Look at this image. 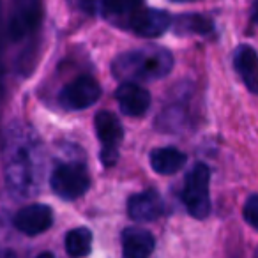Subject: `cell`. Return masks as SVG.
<instances>
[{
  "label": "cell",
  "mask_w": 258,
  "mask_h": 258,
  "mask_svg": "<svg viewBox=\"0 0 258 258\" xmlns=\"http://www.w3.org/2000/svg\"><path fill=\"white\" fill-rule=\"evenodd\" d=\"M43 163V145L34 129L11 125L4 138V180L9 193L18 198L34 197L41 186Z\"/></svg>",
  "instance_id": "1"
},
{
  "label": "cell",
  "mask_w": 258,
  "mask_h": 258,
  "mask_svg": "<svg viewBox=\"0 0 258 258\" xmlns=\"http://www.w3.org/2000/svg\"><path fill=\"white\" fill-rule=\"evenodd\" d=\"M173 69V55L161 46H140L120 53L111 64V73L122 83H149L161 80Z\"/></svg>",
  "instance_id": "2"
},
{
  "label": "cell",
  "mask_w": 258,
  "mask_h": 258,
  "mask_svg": "<svg viewBox=\"0 0 258 258\" xmlns=\"http://www.w3.org/2000/svg\"><path fill=\"white\" fill-rule=\"evenodd\" d=\"M211 170L205 163H195L186 173L180 198L186 211L195 219H205L211 214Z\"/></svg>",
  "instance_id": "3"
},
{
  "label": "cell",
  "mask_w": 258,
  "mask_h": 258,
  "mask_svg": "<svg viewBox=\"0 0 258 258\" xmlns=\"http://www.w3.org/2000/svg\"><path fill=\"white\" fill-rule=\"evenodd\" d=\"M50 186L62 200H76L89 191L90 175L83 163H62L51 173Z\"/></svg>",
  "instance_id": "4"
},
{
  "label": "cell",
  "mask_w": 258,
  "mask_h": 258,
  "mask_svg": "<svg viewBox=\"0 0 258 258\" xmlns=\"http://www.w3.org/2000/svg\"><path fill=\"white\" fill-rule=\"evenodd\" d=\"M43 22L41 0H13V9L8 22V34L13 43L27 41L37 32Z\"/></svg>",
  "instance_id": "5"
},
{
  "label": "cell",
  "mask_w": 258,
  "mask_h": 258,
  "mask_svg": "<svg viewBox=\"0 0 258 258\" xmlns=\"http://www.w3.org/2000/svg\"><path fill=\"white\" fill-rule=\"evenodd\" d=\"M94 125L101 144V161L104 166H113L118 161V147L124 138L120 120L111 111H99L94 118Z\"/></svg>",
  "instance_id": "6"
},
{
  "label": "cell",
  "mask_w": 258,
  "mask_h": 258,
  "mask_svg": "<svg viewBox=\"0 0 258 258\" xmlns=\"http://www.w3.org/2000/svg\"><path fill=\"white\" fill-rule=\"evenodd\" d=\"M101 87L90 75H82L69 82L58 92V101L64 108L73 111L85 110L99 101Z\"/></svg>",
  "instance_id": "7"
},
{
  "label": "cell",
  "mask_w": 258,
  "mask_h": 258,
  "mask_svg": "<svg viewBox=\"0 0 258 258\" xmlns=\"http://www.w3.org/2000/svg\"><path fill=\"white\" fill-rule=\"evenodd\" d=\"M127 27L144 39H156L172 27V16L163 9H138L129 16Z\"/></svg>",
  "instance_id": "8"
},
{
  "label": "cell",
  "mask_w": 258,
  "mask_h": 258,
  "mask_svg": "<svg viewBox=\"0 0 258 258\" xmlns=\"http://www.w3.org/2000/svg\"><path fill=\"white\" fill-rule=\"evenodd\" d=\"M13 223H15L16 230L25 235H39L53 225V211L44 204L27 205L16 212Z\"/></svg>",
  "instance_id": "9"
},
{
  "label": "cell",
  "mask_w": 258,
  "mask_h": 258,
  "mask_svg": "<svg viewBox=\"0 0 258 258\" xmlns=\"http://www.w3.org/2000/svg\"><path fill=\"white\" fill-rule=\"evenodd\" d=\"M163 212H165V204L156 189L142 191L127 200V214L135 221H154Z\"/></svg>",
  "instance_id": "10"
},
{
  "label": "cell",
  "mask_w": 258,
  "mask_h": 258,
  "mask_svg": "<svg viewBox=\"0 0 258 258\" xmlns=\"http://www.w3.org/2000/svg\"><path fill=\"white\" fill-rule=\"evenodd\" d=\"M115 97L120 111L129 117H142L151 106L149 90L137 83H120V87L115 90Z\"/></svg>",
  "instance_id": "11"
},
{
  "label": "cell",
  "mask_w": 258,
  "mask_h": 258,
  "mask_svg": "<svg viewBox=\"0 0 258 258\" xmlns=\"http://www.w3.org/2000/svg\"><path fill=\"white\" fill-rule=\"evenodd\" d=\"M156 247L154 235L144 228H125L122 232L124 258H149Z\"/></svg>",
  "instance_id": "12"
},
{
  "label": "cell",
  "mask_w": 258,
  "mask_h": 258,
  "mask_svg": "<svg viewBox=\"0 0 258 258\" xmlns=\"http://www.w3.org/2000/svg\"><path fill=\"white\" fill-rule=\"evenodd\" d=\"M233 66L237 75L249 89V92H258V76H256V51L249 44H240L233 51Z\"/></svg>",
  "instance_id": "13"
},
{
  "label": "cell",
  "mask_w": 258,
  "mask_h": 258,
  "mask_svg": "<svg viewBox=\"0 0 258 258\" xmlns=\"http://www.w3.org/2000/svg\"><path fill=\"white\" fill-rule=\"evenodd\" d=\"M186 165V154L175 147H159L151 154V166L159 175H172Z\"/></svg>",
  "instance_id": "14"
},
{
  "label": "cell",
  "mask_w": 258,
  "mask_h": 258,
  "mask_svg": "<svg viewBox=\"0 0 258 258\" xmlns=\"http://www.w3.org/2000/svg\"><path fill=\"white\" fill-rule=\"evenodd\" d=\"M173 30L179 36H205L214 30V22L200 13H186L172 20Z\"/></svg>",
  "instance_id": "15"
},
{
  "label": "cell",
  "mask_w": 258,
  "mask_h": 258,
  "mask_svg": "<svg viewBox=\"0 0 258 258\" xmlns=\"http://www.w3.org/2000/svg\"><path fill=\"white\" fill-rule=\"evenodd\" d=\"M64 244L71 258H83L90 253V247H92V232L85 226L73 228L66 235Z\"/></svg>",
  "instance_id": "16"
},
{
  "label": "cell",
  "mask_w": 258,
  "mask_h": 258,
  "mask_svg": "<svg viewBox=\"0 0 258 258\" xmlns=\"http://www.w3.org/2000/svg\"><path fill=\"white\" fill-rule=\"evenodd\" d=\"M144 0H104L103 2V11L101 15H104L110 20H118L131 16L142 9Z\"/></svg>",
  "instance_id": "17"
},
{
  "label": "cell",
  "mask_w": 258,
  "mask_h": 258,
  "mask_svg": "<svg viewBox=\"0 0 258 258\" xmlns=\"http://www.w3.org/2000/svg\"><path fill=\"white\" fill-rule=\"evenodd\" d=\"M242 216L251 228H258V195H249V198L244 204Z\"/></svg>",
  "instance_id": "18"
},
{
  "label": "cell",
  "mask_w": 258,
  "mask_h": 258,
  "mask_svg": "<svg viewBox=\"0 0 258 258\" xmlns=\"http://www.w3.org/2000/svg\"><path fill=\"white\" fill-rule=\"evenodd\" d=\"M104 0H69V4L85 15H101Z\"/></svg>",
  "instance_id": "19"
},
{
  "label": "cell",
  "mask_w": 258,
  "mask_h": 258,
  "mask_svg": "<svg viewBox=\"0 0 258 258\" xmlns=\"http://www.w3.org/2000/svg\"><path fill=\"white\" fill-rule=\"evenodd\" d=\"M0 258H18L13 249H0Z\"/></svg>",
  "instance_id": "20"
},
{
  "label": "cell",
  "mask_w": 258,
  "mask_h": 258,
  "mask_svg": "<svg viewBox=\"0 0 258 258\" xmlns=\"http://www.w3.org/2000/svg\"><path fill=\"white\" fill-rule=\"evenodd\" d=\"M36 258H55L53 253H50V251H43V253H39Z\"/></svg>",
  "instance_id": "21"
},
{
  "label": "cell",
  "mask_w": 258,
  "mask_h": 258,
  "mask_svg": "<svg viewBox=\"0 0 258 258\" xmlns=\"http://www.w3.org/2000/svg\"><path fill=\"white\" fill-rule=\"evenodd\" d=\"M172 2H180L182 4V2H197V0H172Z\"/></svg>",
  "instance_id": "22"
}]
</instances>
